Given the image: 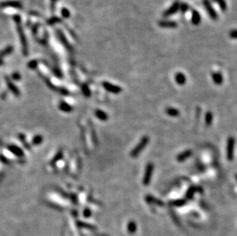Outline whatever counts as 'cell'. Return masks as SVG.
<instances>
[{
    "label": "cell",
    "mask_w": 237,
    "mask_h": 236,
    "mask_svg": "<svg viewBox=\"0 0 237 236\" xmlns=\"http://www.w3.org/2000/svg\"><path fill=\"white\" fill-rule=\"evenodd\" d=\"M189 6L188 4L185 3V2H183L182 4H180V10H181V13H186V11L189 9Z\"/></svg>",
    "instance_id": "obj_19"
},
{
    "label": "cell",
    "mask_w": 237,
    "mask_h": 236,
    "mask_svg": "<svg viewBox=\"0 0 237 236\" xmlns=\"http://www.w3.org/2000/svg\"><path fill=\"white\" fill-rule=\"evenodd\" d=\"M96 116L99 118L100 120H106L107 118H108V116H107L106 114L101 111H96Z\"/></svg>",
    "instance_id": "obj_18"
},
{
    "label": "cell",
    "mask_w": 237,
    "mask_h": 236,
    "mask_svg": "<svg viewBox=\"0 0 237 236\" xmlns=\"http://www.w3.org/2000/svg\"><path fill=\"white\" fill-rule=\"evenodd\" d=\"M103 86H104V88H105L107 91H108L111 92V93L114 94H119L122 91L121 88H120V87L118 86H116V85H112V84L108 83V82H105V83L103 84Z\"/></svg>",
    "instance_id": "obj_6"
},
{
    "label": "cell",
    "mask_w": 237,
    "mask_h": 236,
    "mask_svg": "<svg viewBox=\"0 0 237 236\" xmlns=\"http://www.w3.org/2000/svg\"><path fill=\"white\" fill-rule=\"evenodd\" d=\"M197 191V188L194 186H192L191 187H189V189L187 190L186 194V198L188 199H193L194 194L196 193V192Z\"/></svg>",
    "instance_id": "obj_13"
},
{
    "label": "cell",
    "mask_w": 237,
    "mask_h": 236,
    "mask_svg": "<svg viewBox=\"0 0 237 236\" xmlns=\"http://www.w3.org/2000/svg\"><path fill=\"white\" fill-rule=\"evenodd\" d=\"M149 141H150V139H149V137L147 136H144L142 137V139L139 141V143H137L136 146L133 149L132 151L131 152V157L133 158H136L139 156L140 153L143 150V149L145 148L146 146H147V144L149 143Z\"/></svg>",
    "instance_id": "obj_1"
},
{
    "label": "cell",
    "mask_w": 237,
    "mask_h": 236,
    "mask_svg": "<svg viewBox=\"0 0 237 236\" xmlns=\"http://www.w3.org/2000/svg\"><path fill=\"white\" fill-rule=\"evenodd\" d=\"M236 180H237V174H236Z\"/></svg>",
    "instance_id": "obj_22"
},
{
    "label": "cell",
    "mask_w": 237,
    "mask_h": 236,
    "mask_svg": "<svg viewBox=\"0 0 237 236\" xmlns=\"http://www.w3.org/2000/svg\"><path fill=\"white\" fill-rule=\"evenodd\" d=\"M166 114L168 116L172 117H176L180 116L181 112H180L178 109H176V108H168L166 109Z\"/></svg>",
    "instance_id": "obj_12"
},
{
    "label": "cell",
    "mask_w": 237,
    "mask_h": 236,
    "mask_svg": "<svg viewBox=\"0 0 237 236\" xmlns=\"http://www.w3.org/2000/svg\"><path fill=\"white\" fill-rule=\"evenodd\" d=\"M229 35H230V37L231 38V39H237V29H234V30L230 31Z\"/></svg>",
    "instance_id": "obj_20"
},
{
    "label": "cell",
    "mask_w": 237,
    "mask_h": 236,
    "mask_svg": "<svg viewBox=\"0 0 237 236\" xmlns=\"http://www.w3.org/2000/svg\"><path fill=\"white\" fill-rule=\"evenodd\" d=\"M191 21L192 23L195 25H198L201 22V16L196 10H193V12H192Z\"/></svg>",
    "instance_id": "obj_11"
},
{
    "label": "cell",
    "mask_w": 237,
    "mask_h": 236,
    "mask_svg": "<svg viewBox=\"0 0 237 236\" xmlns=\"http://www.w3.org/2000/svg\"><path fill=\"white\" fill-rule=\"evenodd\" d=\"M213 1H215L219 5V6L220 7V9H221V10L223 12H226L227 11V4L225 0H213Z\"/></svg>",
    "instance_id": "obj_15"
},
{
    "label": "cell",
    "mask_w": 237,
    "mask_h": 236,
    "mask_svg": "<svg viewBox=\"0 0 237 236\" xmlns=\"http://www.w3.org/2000/svg\"><path fill=\"white\" fill-rule=\"evenodd\" d=\"M146 200H147L148 203H155V204H158L159 206H161V205H162V202L160 201V200H158V199H156L154 196H146Z\"/></svg>",
    "instance_id": "obj_16"
},
{
    "label": "cell",
    "mask_w": 237,
    "mask_h": 236,
    "mask_svg": "<svg viewBox=\"0 0 237 236\" xmlns=\"http://www.w3.org/2000/svg\"><path fill=\"white\" fill-rule=\"evenodd\" d=\"M203 4H204V7H205L207 12L208 13V14H209L210 17L212 20H214V21L217 20L218 19L217 13H216V10L213 9V7H212V5H211V2H210L209 0H203Z\"/></svg>",
    "instance_id": "obj_4"
},
{
    "label": "cell",
    "mask_w": 237,
    "mask_h": 236,
    "mask_svg": "<svg viewBox=\"0 0 237 236\" xmlns=\"http://www.w3.org/2000/svg\"><path fill=\"white\" fill-rule=\"evenodd\" d=\"M186 201L185 199H178V200H175L170 203V205L173 206H182L186 204Z\"/></svg>",
    "instance_id": "obj_17"
},
{
    "label": "cell",
    "mask_w": 237,
    "mask_h": 236,
    "mask_svg": "<svg viewBox=\"0 0 237 236\" xmlns=\"http://www.w3.org/2000/svg\"><path fill=\"white\" fill-rule=\"evenodd\" d=\"M128 228H129L130 230H131V231H134L135 230V224L134 222H131V223L129 224V226H128Z\"/></svg>",
    "instance_id": "obj_21"
},
{
    "label": "cell",
    "mask_w": 237,
    "mask_h": 236,
    "mask_svg": "<svg viewBox=\"0 0 237 236\" xmlns=\"http://www.w3.org/2000/svg\"><path fill=\"white\" fill-rule=\"evenodd\" d=\"M191 156H192L191 150H185V151L182 152V153H181L178 156H177V161H179V162H184V161H185L186 160H187L188 158H189Z\"/></svg>",
    "instance_id": "obj_10"
},
{
    "label": "cell",
    "mask_w": 237,
    "mask_h": 236,
    "mask_svg": "<svg viewBox=\"0 0 237 236\" xmlns=\"http://www.w3.org/2000/svg\"><path fill=\"white\" fill-rule=\"evenodd\" d=\"M212 118H213V115H212V112L211 111H207L205 115V123L207 126L211 125V123L212 122Z\"/></svg>",
    "instance_id": "obj_14"
},
{
    "label": "cell",
    "mask_w": 237,
    "mask_h": 236,
    "mask_svg": "<svg viewBox=\"0 0 237 236\" xmlns=\"http://www.w3.org/2000/svg\"><path fill=\"white\" fill-rule=\"evenodd\" d=\"M236 140L233 137H230L227 140V158L229 161L233 160L234 152H235Z\"/></svg>",
    "instance_id": "obj_2"
},
{
    "label": "cell",
    "mask_w": 237,
    "mask_h": 236,
    "mask_svg": "<svg viewBox=\"0 0 237 236\" xmlns=\"http://www.w3.org/2000/svg\"><path fill=\"white\" fill-rule=\"evenodd\" d=\"M179 10H180V2H179V1H176V2H173V5L168 9H166L163 13V16L164 18L170 17V16L175 14Z\"/></svg>",
    "instance_id": "obj_5"
},
{
    "label": "cell",
    "mask_w": 237,
    "mask_h": 236,
    "mask_svg": "<svg viewBox=\"0 0 237 236\" xmlns=\"http://www.w3.org/2000/svg\"><path fill=\"white\" fill-rule=\"evenodd\" d=\"M212 81L216 84V85H221L223 82V75L220 72H212L211 74Z\"/></svg>",
    "instance_id": "obj_9"
},
{
    "label": "cell",
    "mask_w": 237,
    "mask_h": 236,
    "mask_svg": "<svg viewBox=\"0 0 237 236\" xmlns=\"http://www.w3.org/2000/svg\"><path fill=\"white\" fill-rule=\"evenodd\" d=\"M154 164L151 163H149L146 166L145 171H144V175H143V185L147 186L150 184L151 181V178H152L153 173H154Z\"/></svg>",
    "instance_id": "obj_3"
},
{
    "label": "cell",
    "mask_w": 237,
    "mask_h": 236,
    "mask_svg": "<svg viewBox=\"0 0 237 236\" xmlns=\"http://www.w3.org/2000/svg\"><path fill=\"white\" fill-rule=\"evenodd\" d=\"M160 27L164 28H176L178 25L176 22L169 21V20H161L158 22Z\"/></svg>",
    "instance_id": "obj_7"
},
{
    "label": "cell",
    "mask_w": 237,
    "mask_h": 236,
    "mask_svg": "<svg viewBox=\"0 0 237 236\" xmlns=\"http://www.w3.org/2000/svg\"><path fill=\"white\" fill-rule=\"evenodd\" d=\"M176 83L179 85H184L186 82V78L185 74L182 72H178L174 76Z\"/></svg>",
    "instance_id": "obj_8"
}]
</instances>
